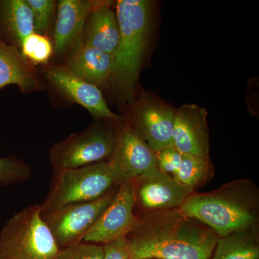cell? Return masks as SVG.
<instances>
[{
    "instance_id": "6da1fadb",
    "label": "cell",
    "mask_w": 259,
    "mask_h": 259,
    "mask_svg": "<svg viewBox=\"0 0 259 259\" xmlns=\"http://www.w3.org/2000/svg\"><path fill=\"white\" fill-rule=\"evenodd\" d=\"M131 259H209L218 236L179 209L144 213L125 237Z\"/></svg>"
},
{
    "instance_id": "7a4b0ae2",
    "label": "cell",
    "mask_w": 259,
    "mask_h": 259,
    "mask_svg": "<svg viewBox=\"0 0 259 259\" xmlns=\"http://www.w3.org/2000/svg\"><path fill=\"white\" fill-rule=\"evenodd\" d=\"M179 210L208 227L218 238L250 231L258 224V188L248 179L233 181L212 192H194Z\"/></svg>"
},
{
    "instance_id": "3957f363",
    "label": "cell",
    "mask_w": 259,
    "mask_h": 259,
    "mask_svg": "<svg viewBox=\"0 0 259 259\" xmlns=\"http://www.w3.org/2000/svg\"><path fill=\"white\" fill-rule=\"evenodd\" d=\"M152 9V2L148 0H119L116 3L120 40L110 80L127 95L133 91L139 79L151 28Z\"/></svg>"
},
{
    "instance_id": "277c9868",
    "label": "cell",
    "mask_w": 259,
    "mask_h": 259,
    "mask_svg": "<svg viewBox=\"0 0 259 259\" xmlns=\"http://www.w3.org/2000/svg\"><path fill=\"white\" fill-rule=\"evenodd\" d=\"M59 250L40 204L16 213L0 232V259H56Z\"/></svg>"
},
{
    "instance_id": "5b68a950",
    "label": "cell",
    "mask_w": 259,
    "mask_h": 259,
    "mask_svg": "<svg viewBox=\"0 0 259 259\" xmlns=\"http://www.w3.org/2000/svg\"><path fill=\"white\" fill-rule=\"evenodd\" d=\"M54 173L47 198L40 204L42 215L69 204L96 200L118 187L108 161Z\"/></svg>"
},
{
    "instance_id": "8992f818",
    "label": "cell",
    "mask_w": 259,
    "mask_h": 259,
    "mask_svg": "<svg viewBox=\"0 0 259 259\" xmlns=\"http://www.w3.org/2000/svg\"><path fill=\"white\" fill-rule=\"evenodd\" d=\"M120 131L110 124L97 122L53 145L49 157L54 172L108 161Z\"/></svg>"
},
{
    "instance_id": "52a82bcc",
    "label": "cell",
    "mask_w": 259,
    "mask_h": 259,
    "mask_svg": "<svg viewBox=\"0 0 259 259\" xmlns=\"http://www.w3.org/2000/svg\"><path fill=\"white\" fill-rule=\"evenodd\" d=\"M117 187L96 200L69 204L42 215L60 249L82 242L113 200Z\"/></svg>"
},
{
    "instance_id": "ba28073f",
    "label": "cell",
    "mask_w": 259,
    "mask_h": 259,
    "mask_svg": "<svg viewBox=\"0 0 259 259\" xmlns=\"http://www.w3.org/2000/svg\"><path fill=\"white\" fill-rule=\"evenodd\" d=\"M136 205L147 212L179 209L194 191L153 167L133 181Z\"/></svg>"
},
{
    "instance_id": "9c48e42d",
    "label": "cell",
    "mask_w": 259,
    "mask_h": 259,
    "mask_svg": "<svg viewBox=\"0 0 259 259\" xmlns=\"http://www.w3.org/2000/svg\"><path fill=\"white\" fill-rule=\"evenodd\" d=\"M132 182L119 185L113 200L83 237V243L105 245L125 238L137 224Z\"/></svg>"
},
{
    "instance_id": "30bf717a",
    "label": "cell",
    "mask_w": 259,
    "mask_h": 259,
    "mask_svg": "<svg viewBox=\"0 0 259 259\" xmlns=\"http://www.w3.org/2000/svg\"><path fill=\"white\" fill-rule=\"evenodd\" d=\"M175 110L151 97L141 100L135 108L132 125L134 132L155 153L173 145Z\"/></svg>"
},
{
    "instance_id": "8fae6325",
    "label": "cell",
    "mask_w": 259,
    "mask_h": 259,
    "mask_svg": "<svg viewBox=\"0 0 259 259\" xmlns=\"http://www.w3.org/2000/svg\"><path fill=\"white\" fill-rule=\"evenodd\" d=\"M108 162L117 186L133 182L145 172L157 166L156 153L129 125L120 127L117 146Z\"/></svg>"
},
{
    "instance_id": "7c38bea8",
    "label": "cell",
    "mask_w": 259,
    "mask_h": 259,
    "mask_svg": "<svg viewBox=\"0 0 259 259\" xmlns=\"http://www.w3.org/2000/svg\"><path fill=\"white\" fill-rule=\"evenodd\" d=\"M206 108L185 104L175 110L173 146L182 155L209 156L210 144Z\"/></svg>"
},
{
    "instance_id": "4fadbf2b",
    "label": "cell",
    "mask_w": 259,
    "mask_h": 259,
    "mask_svg": "<svg viewBox=\"0 0 259 259\" xmlns=\"http://www.w3.org/2000/svg\"><path fill=\"white\" fill-rule=\"evenodd\" d=\"M48 78L65 96L84 107L95 118L120 120L109 108L100 88L95 85L79 79L63 67L49 71Z\"/></svg>"
},
{
    "instance_id": "5bb4252c",
    "label": "cell",
    "mask_w": 259,
    "mask_h": 259,
    "mask_svg": "<svg viewBox=\"0 0 259 259\" xmlns=\"http://www.w3.org/2000/svg\"><path fill=\"white\" fill-rule=\"evenodd\" d=\"M97 1L60 0L57 2L54 52L61 56L83 36L89 15Z\"/></svg>"
},
{
    "instance_id": "9a60e30c",
    "label": "cell",
    "mask_w": 259,
    "mask_h": 259,
    "mask_svg": "<svg viewBox=\"0 0 259 259\" xmlns=\"http://www.w3.org/2000/svg\"><path fill=\"white\" fill-rule=\"evenodd\" d=\"M110 2L97 1L89 15L83 44L115 56L120 40V28Z\"/></svg>"
},
{
    "instance_id": "2e32d148",
    "label": "cell",
    "mask_w": 259,
    "mask_h": 259,
    "mask_svg": "<svg viewBox=\"0 0 259 259\" xmlns=\"http://www.w3.org/2000/svg\"><path fill=\"white\" fill-rule=\"evenodd\" d=\"M114 60V56L82 44L63 68L79 79L100 88L111 79Z\"/></svg>"
},
{
    "instance_id": "e0dca14e",
    "label": "cell",
    "mask_w": 259,
    "mask_h": 259,
    "mask_svg": "<svg viewBox=\"0 0 259 259\" xmlns=\"http://www.w3.org/2000/svg\"><path fill=\"white\" fill-rule=\"evenodd\" d=\"M17 85L24 93L41 90L37 71L18 48L0 37V88Z\"/></svg>"
},
{
    "instance_id": "ac0fdd59",
    "label": "cell",
    "mask_w": 259,
    "mask_h": 259,
    "mask_svg": "<svg viewBox=\"0 0 259 259\" xmlns=\"http://www.w3.org/2000/svg\"><path fill=\"white\" fill-rule=\"evenodd\" d=\"M0 29L8 44L20 50L24 39L34 32L33 17L26 0L0 1Z\"/></svg>"
},
{
    "instance_id": "d6986e66",
    "label": "cell",
    "mask_w": 259,
    "mask_h": 259,
    "mask_svg": "<svg viewBox=\"0 0 259 259\" xmlns=\"http://www.w3.org/2000/svg\"><path fill=\"white\" fill-rule=\"evenodd\" d=\"M256 228L219 237L212 259H259Z\"/></svg>"
},
{
    "instance_id": "ffe728a7",
    "label": "cell",
    "mask_w": 259,
    "mask_h": 259,
    "mask_svg": "<svg viewBox=\"0 0 259 259\" xmlns=\"http://www.w3.org/2000/svg\"><path fill=\"white\" fill-rule=\"evenodd\" d=\"M214 175L209 156L183 155L178 171L174 176L179 182L194 190L205 185Z\"/></svg>"
},
{
    "instance_id": "44dd1931",
    "label": "cell",
    "mask_w": 259,
    "mask_h": 259,
    "mask_svg": "<svg viewBox=\"0 0 259 259\" xmlns=\"http://www.w3.org/2000/svg\"><path fill=\"white\" fill-rule=\"evenodd\" d=\"M20 51L31 64H44L52 56L54 46L46 35L33 32L24 39Z\"/></svg>"
},
{
    "instance_id": "7402d4cb",
    "label": "cell",
    "mask_w": 259,
    "mask_h": 259,
    "mask_svg": "<svg viewBox=\"0 0 259 259\" xmlns=\"http://www.w3.org/2000/svg\"><path fill=\"white\" fill-rule=\"evenodd\" d=\"M31 168L16 158H0V184L10 186L25 182L31 176Z\"/></svg>"
},
{
    "instance_id": "603a6c76",
    "label": "cell",
    "mask_w": 259,
    "mask_h": 259,
    "mask_svg": "<svg viewBox=\"0 0 259 259\" xmlns=\"http://www.w3.org/2000/svg\"><path fill=\"white\" fill-rule=\"evenodd\" d=\"M33 17L34 32L45 35L55 14L57 3L53 0H26Z\"/></svg>"
},
{
    "instance_id": "cb8c5ba5",
    "label": "cell",
    "mask_w": 259,
    "mask_h": 259,
    "mask_svg": "<svg viewBox=\"0 0 259 259\" xmlns=\"http://www.w3.org/2000/svg\"><path fill=\"white\" fill-rule=\"evenodd\" d=\"M56 259H104L103 245L81 242L60 249Z\"/></svg>"
},
{
    "instance_id": "d4e9b609",
    "label": "cell",
    "mask_w": 259,
    "mask_h": 259,
    "mask_svg": "<svg viewBox=\"0 0 259 259\" xmlns=\"http://www.w3.org/2000/svg\"><path fill=\"white\" fill-rule=\"evenodd\" d=\"M182 157L183 155L172 145L156 153L157 167L161 171L168 175L171 174L174 177L180 168Z\"/></svg>"
},
{
    "instance_id": "484cf974",
    "label": "cell",
    "mask_w": 259,
    "mask_h": 259,
    "mask_svg": "<svg viewBox=\"0 0 259 259\" xmlns=\"http://www.w3.org/2000/svg\"><path fill=\"white\" fill-rule=\"evenodd\" d=\"M104 259H131L125 238L103 245Z\"/></svg>"
}]
</instances>
